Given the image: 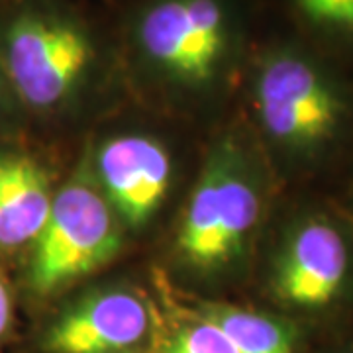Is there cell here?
<instances>
[{
  "instance_id": "6da1fadb",
  "label": "cell",
  "mask_w": 353,
  "mask_h": 353,
  "mask_svg": "<svg viewBox=\"0 0 353 353\" xmlns=\"http://www.w3.org/2000/svg\"><path fill=\"white\" fill-rule=\"evenodd\" d=\"M126 77L173 101H210L252 57L243 0H138L120 26Z\"/></svg>"
},
{
  "instance_id": "7a4b0ae2",
  "label": "cell",
  "mask_w": 353,
  "mask_h": 353,
  "mask_svg": "<svg viewBox=\"0 0 353 353\" xmlns=\"http://www.w3.org/2000/svg\"><path fill=\"white\" fill-rule=\"evenodd\" d=\"M0 65L20 110L63 114L126 75L110 39L75 0H0Z\"/></svg>"
},
{
  "instance_id": "3957f363",
  "label": "cell",
  "mask_w": 353,
  "mask_h": 353,
  "mask_svg": "<svg viewBox=\"0 0 353 353\" xmlns=\"http://www.w3.org/2000/svg\"><path fill=\"white\" fill-rule=\"evenodd\" d=\"M243 79L257 126L289 161L324 157L352 126V88L303 41L283 39L253 50Z\"/></svg>"
},
{
  "instance_id": "277c9868",
  "label": "cell",
  "mask_w": 353,
  "mask_h": 353,
  "mask_svg": "<svg viewBox=\"0 0 353 353\" xmlns=\"http://www.w3.org/2000/svg\"><path fill=\"white\" fill-rule=\"evenodd\" d=\"M263 208V183L252 155L238 139H220L181 216L175 240L179 263L202 279L234 273L252 252Z\"/></svg>"
},
{
  "instance_id": "5b68a950",
  "label": "cell",
  "mask_w": 353,
  "mask_h": 353,
  "mask_svg": "<svg viewBox=\"0 0 353 353\" xmlns=\"http://www.w3.org/2000/svg\"><path fill=\"white\" fill-rule=\"evenodd\" d=\"M124 232L85 157L55 189L48 222L28 250L26 290L34 299H48L92 275L120 253Z\"/></svg>"
},
{
  "instance_id": "8992f818",
  "label": "cell",
  "mask_w": 353,
  "mask_h": 353,
  "mask_svg": "<svg viewBox=\"0 0 353 353\" xmlns=\"http://www.w3.org/2000/svg\"><path fill=\"white\" fill-rule=\"evenodd\" d=\"M353 285V240L336 218L308 212L292 220L269 267V290L281 306L320 312L340 304Z\"/></svg>"
},
{
  "instance_id": "52a82bcc",
  "label": "cell",
  "mask_w": 353,
  "mask_h": 353,
  "mask_svg": "<svg viewBox=\"0 0 353 353\" xmlns=\"http://www.w3.org/2000/svg\"><path fill=\"white\" fill-rule=\"evenodd\" d=\"M159 312L136 287L92 289L39 330L34 353H141L159 336Z\"/></svg>"
},
{
  "instance_id": "ba28073f",
  "label": "cell",
  "mask_w": 353,
  "mask_h": 353,
  "mask_svg": "<svg viewBox=\"0 0 353 353\" xmlns=\"http://www.w3.org/2000/svg\"><path fill=\"white\" fill-rule=\"evenodd\" d=\"M90 173L126 230H143L161 210L173 179V159L148 134H118L87 157Z\"/></svg>"
},
{
  "instance_id": "9c48e42d",
  "label": "cell",
  "mask_w": 353,
  "mask_h": 353,
  "mask_svg": "<svg viewBox=\"0 0 353 353\" xmlns=\"http://www.w3.org/2000/svg\"><path fill=\"white\" fill-rule=\"evenodd\" d=\"M55 189L50 171L22 150H0V252H28L48 222Z\"/></svg>"
},
{
  "instance_id": "30bf717a",
  "label": "cell",
  "mask_w": 353,
  "mask_h": 353,
  "mask_svg": "<svg viewBox=\"0 0 353 353\" xmlns=\"http://www.w3.org/2000/svg\"><path fill=\"white\" fill-rule=\"evenodd\" d=\"M194 310L226 334L240 353H296L299 326L283 316L228 303H199Z\"/></svg>"
},
{
  "instance_id": "8fae6325",
  "label": "cell",
  "mask_w": 353,
  "mask_h": 353,
  "mask_svg": "<svg viewBox=\"0 0 353 353\" xmlns=\"http://www.w3.org/2000/svg\"><path fill=\"white\" fill-rule=\"evenodd\" d=\"M318 39L353 51V0H285Z\"/></svg>"
},
{
  "instance_id": "7c38bea8",
  "label": "cell",
  "mask_w": 353,
  "mask_h": 353,
  "mask_svg": "<svg viewBox=\"0 0 353 353\" xmlns=\"http://www.w3.org/2000/svg\"><path fill=\"white\" fill-rule=\"evenodd\" d=\"M163 353H240L222 330L192 310H179Z\"/></svg>"
},
{
  "instance_id": "4fadbf2b",
  "label": "cell",
  "mask_w": 353,
  "mask_h": 353,
  "mask_svg": "<svg viewBox=\"0 0 353 353\" xmlns=\"http://www.w3.org/2000/svg\"><path fill=\"white\" fill-rule=\"evenodd\" d=\"M14 334V296L4 273L0 271V353L8 347Z\"/></svg>"
},
{
  "instance_id": "5bb4252c",
  "label": "cell",
  "mask_w": 353,
  "mask_h": 353,
  "mask_svg": "<svg viewBox=\"0 0 353 353\" xmlns=\"http://www.w3.org/2000/svg\"><path fill=\"white\" fill-rule=\"evenodd\" d=\"M20 106H18V101L14 97L12 87L6 79V73L0 65V122L8 120L14 112H18Z\"/></svg>"
},
{
  "instance_id": "9a60e30c",
  "label": "cell",
  "mask_w": 353,
  "mask_h": 353,
  "mask_svg": "<svg viewBox=\"0 0 353 353\" xmlns=\"http://www.w3.org/2000/svg\"><path fill=\"white\" fill-rule=\"evenodd\" d=\"M324 353H353V341L352 343H343V345H336L332 350H326Z\"/></svg>"
},
{
  "instance_id": "2e32d148",
  "label": "cell",
  "mask_w": 353,
  "mask_h": 353,
  "mask_svg": "<svg viewBox=\"0 0 353 353\" xmlns=\"http://www.w3.org/2000/svg\"><path fill=\"white\" fill-rule=\"evenodd\" d=\"M132 2H138V0H126V6L128 4H132Z\"/></svg>"
}]
</instances>
